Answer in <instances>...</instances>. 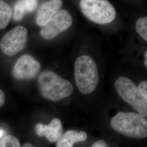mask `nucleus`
<instances>
[{
  "instance_id": "nucleus-1",
  "label": "nucleus",
  "mask_w": 147,
  "mask_h": 147,
  "mask_svg": "<svg viewBox=\"0 0 147 147\" xmlns=\"http://www.w3.org/2000/svg\"><path fill=\"white\" fill-rule=\"evenodd\" d=\"M38 84L42 97L52 101L67 98L73 93L72 84L51 70H45L39 74Z\"/></svg>"
},
{
  "instance_id": "nucleus-2",
  "label": "nucleus",
  "mask_w": 147,
  "mask_h": 147,
  "mask_svg": "<svg viewBox=\"0 0 147 147\" xmlns=\"http://www.w3.org/2000/svg\"><path fill=\"white\" fill-rule=\"evenodd\" d=\"M74 78L77 88L83 94L92 93L99 81V71L94 59L87 55H81L74 63Z\"/></svg>"
},
{
  "instance_id": "nucleus-3",
  "label": "nucleus",
  "mask_w": 147,
  "mask_h": 147,
  "mask_svg": "<svg viewBox=\"0 0 147 147\" xmlns=\"http://www.w3.org/2000/svg\"><path fill=\"white\" fill-rule=\"evenodd\" d=\"M111 127L121 135L136 139L147 136V117L133 112H120L112 117Z\"/></svg>"
},
{
  "instance_id": "nucleus-4",
  "label": "nucleus",
  "mask_w": 147,
  "mask_h": 147,
  "mask_svg": "<svg viewBox=\"0 0 147 147\" xmlns=\"http://www.w3.org/2000/svg\"><path fill=\"white\" fill-rule=\"evenodd\" d=\"M80 7L85 17L97 24H109L116 18V9L108 0H81Z\"/></svg>"
},
{
  "instance_id": "nucleus-5",
  "label": "nucleus",
  "mask_w": 147,
  "mask_h": 147,
  "mask_svg": "<svg viewBox=\"0 0 147 147\" xmlns=\"http://www.w3.org/2000/svg\"><path fill=\"white\" fill-rule=\"evenodd\" d=\"M114 87L123 100L131 105L137 113L147 117V100L142 96L131 79L125 76H119L115 82Z\"/></svg>"
},
{
  "instance_id": "nucleus-6",
  "label": "nucleus",
  "mask_w": 147,
  "mask_h": 147,
  "mask_svg": "<svg viewBox=\"0 0 147 147\" xmlns=\"http://www.w3.org/2000/svg\"><path fill=\"white\" fill-rule=\"evenodd\" d=\"M26 27L19 24L2 36L0 39V51L7 57H14L26 47L28 40Z\"/></svg>"
},
{
  "instance_id": "nucleus-7",
  "label": "nucleus",
  "mask_w": 147,
  "mask_h": 147,
  "mask_svg": "<svg viewBox=\"0 0 147 147\" xmlns=\"http://www.w3.org/2000/svg\"><path fill=\"white\" fill-rule=\"evenodd\" d=\"M73 24V18L68 11L61 9L42 27L40 28V37L46 40H53L66 31Z\"/></svg>"
},
{
  "instance_id": "nucleus-8",
  "label": "nucleus",
  "mask_w": 147,
  "mask_h": 147,
  "mask_svg": "<svg viewBox=\"0 0 147 147\" xmlns=\"http://www.w3.org/2000/svg\"><path fill=\"white\" fill-rule=\"evenodd\" d=\"M42 68L40 63L30 54H24L18 58L12 74L14 78L20 80H31L39 74Z\"/></svg>"
},
{
  "instance_id": "nucleus-9",
  "label": "nucleus",
  "mask_w": 147,
  "mask_h": 147,
  "mask_svg": "<svg viewBox=\"0 0 147 147\" xmlns=\"http://www.w3.org/2000/svg\"><path fill=\"white\" fill-rule=\"evenodd\" d=\"M62 5V0H47L42 2L35 13L36 25L40 28L45 25L61 9Z\"/></svg>"
},
{
  "instance_id": "nucleus-10",
  "label": "nucleus",
  "mask_w": 147,
  "mask_h": 147,
  "mask_svg": "<svg viewBox=\"0 0 147 147\" xmlns=\"http://www.w3.org/2000/svg\"><path fill=\"white\" fill-rule=\"evenodd\" d=\"M39 5V0H14L11 23L20 24L27 16L36 12Z\"/></svg>"
},
{
  "instance_id": "nucleus-11",
  "label": "nucleus",
  "mask_w": 147,
  "mask_h": 147,
  "mask_svg": "<svg viewBox=\"0 0 147 147\" xmlns=\"http://www.w3.org/2000/svg\"><path fill=\"white\" fill-rule=\"evenodd\" d=\"M35 132L39 137H45L50 142H57L62 136V122L57 118H53L48 125L38 123L35 126Z\"/></svg>"
},
{
  "instance_id": "nucleus-12",
  "label": "nucleus",
  "mask_w": 147,
  "mask_h": 147,
  "mask_svg": "<svg viewBox=\"0 0 147 147\" xmlns=\"http://www.w3.org/2000/svg\"><path fill=\"white\" fill-rule=\"evenodd\" d=\"M87 139V134L84 131L69 130L63 134L57 142L56 147H73L74 144L84 142Z\"/></svg>"
},
{
  "instance_id": "nucleus-13",
  "label": "nucleus",
  "mask_w": 147,
  "mask_h": 147,
  "mask_svg": "<svg viewBox=\"0 0 147 147\" xmlns=\"http://www.w3.org/2000/svg\"><path fill=\"white\" fill-rule=\"evenodd\" d=\"M14 0H0V31L5 30L11 22Z\"/></svg>"
},
{
  "instance_id": "nucleus-14",
  "label": "nucleus",
  "mask_w": 147,
  "mask_h": 147,
  "mask_svg": "<svg viewBox=\"0 0 147 147\" xmlns=\"http://www.w3.org/2000/svg\"><path fill=\"white\" fill-rule=\"evenodd\" d=\"M135 28L137 33L147 42V16L139 18L136 22Z\"/></svg>"
},
{
  "instance_id": "nucleus-15",
  "label": "nucleus",
  "mask_w": 147,
  "mask_h": 147,
  "mask_svg": "<svg viewBox=\"0 0 147 147\" xmlns=\"http://www.w3.org/2000/svg\"><path fill=\"white\" fill-rule=\"evenodd\" d=\"M0 147H21L19 140L16 136L9 135L5 136L0 142Z\"/></svg>"
},
{
  "instance_id": "nucleus-16",
  "label": "nucleus",
  "mask_w": 147,
  "mask_h": 147,
  "mask_svg": "<svg viewBox=\"0 0 147 147\" xmlns=\"http://www.w3.org/2000/svg\"><path fill=\"white\" fill-rule=\"evenodd\" d=\"M137 88L142 96L147 100V81H143L141 82L138 87Z\"/></svg>"
},
{
  "instance_id": "nucleus-17",
  "label": "nucleus",
  "mask_w": 147,
  "mask_h": 147,
  "mask_svg": "<svg viewBox=\"0 0 147 147\" xmlns=\"http://www.w3.org/2000/svg\"><path fill=\"white\" fill-rule=\"evenodd\" d=\"M91 147H108V145L105 141L100 140L95 142Z\"/></svg>"
},
{
  "instance_id": "nucleus-18",
  "label": "nucleus",
  "mask_w": 147,
  "mask_h": 147,
  "mask_svg": "<svg viewBox=\"0 0 147 147\" xmlns=\"http://www.w3.org/2000/svg\"><path fill=\"white\" fill-rule=\"evenodd\" d=\"M5 93L1 89H0V108L5 104Z\"/></svg>"
},
{
  "instance_id": "nucleus-19",
  "label": "nucleus",
  "mask_w": 147,
  "mask_h": 147,
  "mask_svg": "<svg viewBox=\"0 0 147 147\" xmlns=\"http://www.w3.org/2000/svg\"><path fill=\"white\" fill-rule=\"evenodd\" d=\"M144 64L146 67H147V51L146 50L144 54Z\"/></svg>"
},
{
  "instance_id": "nucleus-20",
  "label": "nucleus",
  "mask_w": 147,
  "mask_h": 147,
  "mask_svg": "<svg viewBox=\"0 0 147 147\" xmlns=\"http://www.w3.org/2000/svg\"><path fill=\"white\" fill-rule=\"evenodd\" d=\"M21 147H37L36 146H34V145H33L31 143H25Z\"/></svg>"
},
{
  "instance_id": "nucleus-21",
  "label": "nucleus",
  "mask_w": 147,
  "mask_h": 147,
  "mask_svg": "<svg viewBox=\"0 0 147 147\" xmlns=\"http://www.w3.org/2000/svg\"><path fill=\"white\" fill-rule=\"evenodd\" d=\"M3 134H4V132H3V130H0V138H1L2 136H3Z\"/></svg>"
}]
</instances>
